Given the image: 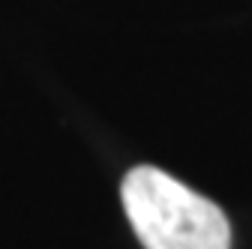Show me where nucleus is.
<instances>
[{
    "label": "nucleus",
    "mask_w": 252,
    "mask_h": 249,
    "mask_svg": "<svg viewBox=\"0 0 252 249\" xmlns=\"http://www.w3.org/2000/svg\"><path fill=\"white\" fill-rule=\"evenodd\" d=\"M120 201L144 249H228L231 228L210 198L168 171L138 165L123 177Z\"/></svg>",
    "instance_id": "nucleus-1"
}]
</instances>
